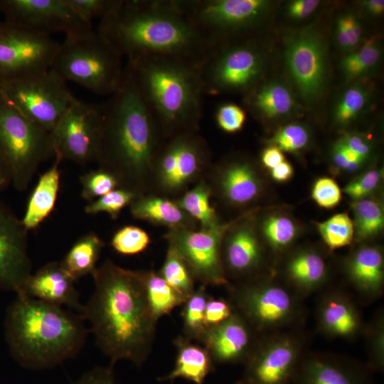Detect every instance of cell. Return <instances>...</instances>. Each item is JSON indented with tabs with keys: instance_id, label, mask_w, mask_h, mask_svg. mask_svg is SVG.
Instances as JSON below:
<instances>
[{
	"instance_id": "1",
	"label": "cell",
	"mask_w": 384,
	"mask_h": 384,
	"mask_svg": "<svg viewBox=\"0 0 384 384\" xmlns=\"http://www.w3.org/2000/svg\"><path fill=\"white\" fill-rule=\"evenodd\" d=\"M92 276L93 293L81 314L97 346L112 366L125 360L142 367L151 353L158 321L146 297L142 270L125 269L107 259Z\"/></svg>"
},
{
	"instance_id": "2",
	"label": "cell",
	"mask_w": 384,
	"mask_h": 384,
	"mask_svg": "<svg viewBox=\"0 0 384 384\" xmlns=\"http://www.w3.org/2000/svg\"><path fill=\"white\" fill-rule=\"evenodd\" d=\"M100 108L98 168L111 173L119 188L137 196L148 193L153 161L165 137L125 71L119 87Z\"/></svg>"
},
{
	"instance_id": "3",
	"label": "cell",
	"mask_w": 384,
	"mask_h": 384,
	"mask_svg": "<svg viewBox=\"0 0 384 384\" xmlns=\"http://www.w3.org/2000/svg\"><path fill=\"white\" fill-rule=\"evenodd\" d=\"M97 31L127 59L167 55L198 65L212 48L175 0H121Z\"/></svg>"
},
{
	"instance_id": "4",
	"label": "cell",
	"mask_w": 384,
	"mask_h": 384,
	"mask_svg": "<svg viewBox=\"0 0 384 384\" xmlns=\"http://www.w3.org/2000/svg\"><path fill=\"white\" fill-rule=\"evenodd\" d=\"M85 321L79 313L16 294L6 312L5 340L21 367L50 369L81 351L88 332Z\"/></svg>"
},
{
	"instance_id": "5",
	"label": "cell",
	"mask_w": 384,
	"mask_h": 384,
	"mask_svg": "<svg viewBox=\"0 0 384 384\" xmlns=\"http://www.w3.org/2000/svg\"><path fill=\"white\" fill-rule=\"evenodd\" d=\"M124 71L164 137L199 130L205 95L198 65L167 55L127 59Z\"/></svg>"
},
{
	"instance_id": "6",
	"label": "cell",
	"mask_w": 384,
	"mask_h": 384,
	"mask_svg": "<svg viewBox=\"0 0 384 384\" xmlns=\"http://www.w3.org/2000/svg\"><path fill=\"white\" fill-rule=\"evenodd\" d=\"M122 57L97 31L65 36L50 70L98 95H112L124 75Z\"/></svg>"
},
{
	"instance_id": "7",
	"label": "cell",
	"mask_w": 384,
	"mask_h": 384,
	"mask_svg": "<svg viewBox=\"0 0 384 384\" xmlns=\"http://www.w3.org/2000/svg\"><path fill=\"white\" fill-rule=\"evenodd\" d=\"M211 159L210 148L198 130L164 138L153 161L149 193L178 198L205 178Z\"/></svg>"
},
{
	"instance_id": "8",
	"label": "cell",
	"mask_w": 384,
	"mask_h": 384,
	"mask_svg": "<svg viewBox=\"0 0 384 384\" xmlns=\"http://www.w3.org/2000/svg\"><path fill=\"white\" fill-rule=\"evenodd\" d=\"M0 152L11 176V185L26 190L40 165L54 156L50 132L21 114L0 90Z\"/></svg>"
},
{
	"instance_id": "9",
	"label": "cell",
	"mask_w": 384,
	"mask_h": 384,
	"mask_svg": "<svg viewBox=\"0 0 384 384\" xmlns=\"http://www.w3.org/2000/svg\"><path fill=\"white\" fill-rule=\"evenodd\" d=\"M211 48L242 40L262 23L271 9L267 0H175Z\"/></svg>"
},
{
	"instance_id": "10",
	"label": "cell",
	"mask_w": 384,
	"mask_h": 384,
	"mask_svg": "<svg viewBox=\"0 0 384 384\" xmlns=\"http://www.w3.org/2000/svg\"><path fill=\"white\" fill-rule=\"evenodd\" d=\"M257 43L249 38L213 47L198 65L205 95L247 94L260 82L266 60Z\"/></svg>"
},
{
	"instance_id": "11",
	"label": "cell",
	"mask_w": 384,
	"mask_h": 384,
	"mask_svg": "<svg viewBox=\"0 0 384 384\" xmlns=\"http://www.w3.org/2000/svg\"><path fill=\"white\" fill-rule=\"evenodd\" d=\"M230 302L257 334H272L297 319V294L272 280L254 277L230 287Z\"/></svg>"
},
{
	"instance_id": "12",
	"label": "cell",
	"mask_w": 384,
	"mask_h": 384,
	"mask_svg": "<svg viewBox=\"0 0 384 384\" xmlns=\"http://www.w3.org/2000/svg\"><path fill=\"white\" fill-rule=\"evenodd\" d=\"M0 90L21 114L48 132L75 98L67 82L50 69L4 82Z\"/></svg>"
},
{
	"instance_id": "13",
	"label": "cell",
	"mask_w": 384,
	"mask_h": 384,
	"mask_svg": "<svg viewBox=\"0 0 384 384\" xmlns=\"http://www.w3.org/2000/svg\"><path fill=\"white\" fill-rule=\"evenodd\" d=\"M284 58L290 78L302 99L316 102L323 95L328 74V55L324 37L313 28L289 33Z\"/></svg>"
},
{
	"instance_id": "14",
	"label": "cell",
	"mask_w": 384,
	"mask_h": 384,
	"mask_svg": "<svg viewBox=\"0 0 384 384\" xmlns=\"http://www.w3.org/2000/svg\"><path fill=\"white\" fill-rule=\"evenodd\" d=\"M59 46L50 36L0 22V85L50 70Z\"/></svg>"
},
{
	"instance_id": "15",
	"label": "cell",
	"mask_w": 384,
	"mask_h": 384,
	"mask_svg": "<svg viewBox=\"0 0 384 384\" xmlns=\"http://www.w3.org/2000/svg\"><path fill=\"white\" fill-rule=\"evenodd\" d=\"M303 348V340L293 333L277 331L258 339L238 384H291Z\"/></svg>"
},
{
	"instance_id": "16",
	"label": "cell",
	"mask_w": 384,
	"mask_h": 384,
	"mask_svg": "<svg viewBox=\"0 0 384 384\" xmlns=\"http://www.w3.org/2000/svg\"><path fill=\"white\" fill-rule=\"evenodd\" d=\"M101 126L100 105L75 98L50 132L54 155L82 165L95 161Z\"/></svg>"
},
{
	"instance_id": "17",
	"label": "cell",
	"mask_w": 384,
	"mask_h": 384,
	"mask_svg": "<svg viewBox=\"0 0 384 384\" xmlns=\"http://www.w3.org/2000/svg\"><path fill=\"white\" fill-rule=\"evenodd\" d=\"M232 221L211 229L167 230L164 239L186 260L196 281L207 286H228L222 261L223 235Z\"/></svg>"
},
{
	"instance_id": "18",
	"label": "cell",
	"mask_w": 384,
	"mask_h": 384,
	"mask_svg": "<svg viewBox=\"0 0 384 384\" xmlns=\"http://www.w3.org/2000/svg\"><path fill=\"white\" fill-rule=\"evenodd\" d=\"M4 22L39 33L65 36L92 30L67 0H0Z\"/></svg>"
},
{
	"instance_id": "19",
	"label": "cell",
	"mask_w": 384,
	"mask_h": 384,
	"mask_svg": "<svg viewBox=\"0 0 384 384\" xmlns=\"http://www.w3.org/2000/svg\"><path fill=\"white\" fill-rule=\"evenodd\" d=\"M205 179L212 196L233 208L250 206L262 191V181L256 166L243 156H230L212 163Z\"/></svg>"
},
{
	"instance_id": "20",
	"label": "cell",
	"mask_w": 384,
	"mask_h": 384,
	"mask_svg": "<svg viewBox=\"0 0 384 384\" xmlns=\"http://www.w3.org/2000/svg\"><path fill=\"white\" fill-rule=\"evenodd\" d=\"M245 213L233 220L222 241L221 255L228 279L249 280L260 269L264 250L260 235L251 216Z\"/></svg>"
},
{
	"instance_id": "21",
	"label": "cell",
	"mask_w": 384,
	"mask_h": 384,
	"mask_svg": "<svg viewBox=\"0 0 384 384\" xmlns=\"http://www.w3.org/2000/svg\"><path fill=\"white\" fill-rule=\"evenodd\" d=\"M28 230L0 201V289L18 293L32 274Z\"/></svg>"
},
{
	"instance_id": "22",
	"label": "cell",
	"mask_w": 384,
	"mask_h": 384,
	"mask_svg": "<svg viewBox=\"0 0 384 384\" xmlns=\"http://www.w3.org/2000/svg\"><path fill=\"white\" fill-rule=\"evenodd\" d=\"M257 334L238 313L220 324L208 328L201 341L215 364L243 363L258 338Z\"/></svg>"
},
{
	"instance_id": "23",
	"label": "cell",
	"mask_w": 384,
	"mask_h": 384,
	"mask_svg": "<svg viewBox=\"0 0 384 384\" xmlns=\"http://www.w3.org/2000/svg\"><path fill=\"white\" fill-rule=\"evenodd\" d=\"M75 282L61 262H50L32 273L16 294L58 306H65L81 314L83 304L80 302Z\"/></svg>"
},
{
	"instance_id": "24",
	"label": "cell",
	"mask_w": 384,
	"mask_h": 384,
	"mask_svg": "<svg viewBox=\"0 0 384 384\" xmlns=\"http://www.w3.org/2000/svg\"><path fill=\"white\" fill-rule=\"evenodd\" d=\"M293 384H371L367 372L360 366L330 356L304 355Z\"/></svg>"
},
{
	"instance_id": "25",
	"label": "cell",
	"mask_w": 384,
	"mask_h": 384,
	"mask_svg": "<svg viewBox=\"0 0 384 384\" xmlns=\"http://www.w3.org/2000/svg\"><path fill=\"white\" fill-rule=\"evenodd\" d=\"M319 329L332 338H353L364 329L361 316L353 302L341 293L327 294L317 310Z\"/></svg>"
},
{
	"instance_id": "26",
	"label": "cell",
	"mask_w": 384,
	"mask_h": 384,
	"mask_svg": "<svg viewBox=\"0 0 384 384\" xmlns=\"http://www.w3.org/2000/svg\"><path fill=\"white\" fill-rule=\"evenodd\" d=\"M347 277L364 297L375 299L381 295L384 280V260L381 250L363 245L356 249L346 263Z\"/></svg>"
},
{
	"instance_id": "27",
	"label": "cell",
	"mask_w": 384,
	"mask_h": 384,
	"mask_svg": "<svg viewBox=\"0 0 384 384\" xmlns=\"http://www.w3.org/2000/svg\"><path fill=\"white\" fill-rule=\"evenodd\" d=\"M129 207L135 219L166 227L167 230L199 228L174 199L167 197L145 193L137 196Z\"/></svg>"
},
{
	"instance_id": "28",
	"label": "cell",
	"mask_w": 384,
	"mask_h": 384,
	"mask_svg": "<svg viewBox=\"0 0 384 384\" xmlns=\"http://www.w3.org/2000/svg\"><path fill=\"white\" fill-rule=\"evenodd\" d=\"M184 336L174 340L176 348L174 367L168 374L159 377L160 382H172L182 378L194 384H203L207 376L214 370L215 363L207 349Z\"/></svg>"
},
{
	"instance_id": "29",
	"label": "cell",
	"mask_w": 384,
	"mask_h": 384,
	"mask_svg": "<svg viewBox=\"0 0 384 384\" xmlns=\"http://www.w3.org/2000/svg\"><path fill=\"white\" fill-rule=\"evenodd\" d=\"M245 102L255 116L265 120L285 117L296 107L292 92L280 80L259 82L246 94Z\"/></svg>"
},
{
	"instance_id": "30",
	"label": "cell",
	"mask_w": 384,
	"mask_h": 384,
	"mask_svg": "<svg viewBox=\"0 0 384 384\" xmlns=\"http://www.w3.org/2000/svg\"><path fill=\"white\" fill-rule=\"evenodd\" d=\"M54 156V162L40 176L27 202L21 221L28 231L37 228L55 208L60 189L62 159Z\"/></svg>"
},
{
	"instance_id": "31",
	"label": "cell",
	"mask_w": 384,
	"mask_h": 384,
	"mask_svg": "<svg viewBox=\"0 0 384 384\" xmlns=\"http://www.w3.org/2000/svg\"><path fill=\"white\" fill-rule=\"evenodd\" d=\"M285 274L294 289L300 295H306L324 283L327 267L319 253L311 249H303L289 258Z\"/></svg>"
},
{
	"instance_id": "32",
	"label": "cell",
	"mask_w": 384,
	"mask_h": 384,
	"mask_svg": "<svg viewBox=\"0 0 384 384\" xmlns=\"http://www.w3.org/2000/svg\"><path fill=\"white\" fill-rule=\"evenodd\" d=\"M105 242L94 232L79 238L66 253L61 263L67 272L77 281L87 274H92L97 267Z\"/></svg>"
},
{
	"instance_id": "33",
	"label": "cell",
	"mask_w": 384,
	"mask_h": 384,
	"mask_svg": "<svg viewBox=\"0 0 384 384\" xmlns=\"http://www.w3.org/2000/svg\"><path fill=\"white\" fill-rule=\"evenodd\" d=\"M212 198L210 187L204 178L175 201L197 223L199 228L211 229L223 223L211 205Z\"/></svg>"
},
{
	"instance_id": "34",
	"label": "cell",
	"mask_w": 384,
	"mask_h": 384,
	"mask_svg": "<svg viewBox=\"0 0 384 384\" xmlns=\"http://www.w3.org/2000/svg\"><path fill=\"white\" fill-rule=\"evenodd\" d=\"M146 297L154 316L159 320L182 306L186 298L153 270H142Z\"/></svg>"
},
{
	"instance_id": "35",
	"label": "cell",
	"mask_w": 384,
	"mask_h": 384,
	"mask_svg": "<svg viewBox=\"0 0 384 384\" xmlns=\"http://www.w3.org/2000/svg\"><path fill=\"white\" fill-rule=\"evenodd\" d=\"M354 238L357 241L369 240L378 235L384 226V213L381 204L373 198L353 201Z\"/></svg>"
},
{
	"instance_id": "36",
	"label": "cell",
	"mask_w": 384,
	"mask_h": 384,
	"mask_svg": "<svg viewBox=\"0 0 384 384\" xmlns=\"http://www.w3.org/2000/svg\"><path fill=\"white\" fill-rule=\"evenodd\" d=\"M157 272L186 299L196 289V279L191 268L178 252L171 245H168L164 263Z\"/></svg>"
},
{
	"instance_id": "37",
	"label": "cell",
	"mask_w": 384,
	"mask_h": 384,
	"mask_svg": "<svg viewBox=\"0 0 384 384\" xmlns=\"http://www.w3.org/2000/svg\"><path fill=\"white\" fill-rule=\"evenodd\" d=\"M209 297L206 287L200 284L181 306L183 336L191 341L201 343L206 332L204 311Z\"/></svg>"
},
{
	"instance_id": "38",
	"label": "cell",
	"mask_w": 384,
	"mask_h": 384,
	"mask_svg": "<svg viewBox=\"0 0 384 384\" xmlns=\"http://www.w3.org/2000/svg\"><path fill=\"white\" fill-rule=\"evenodd\" d=\"M260 235L269 246L276 251L289 247L295 240L298 228L296 223L284 214H270L265 217L259 225Z\"/></svg>"
},
{
	"instance_id": "39",
	"label": "cell",
	"mask_w": 384,
	"mask_h": 384,
	"mask_svg": "<svg viewBox=\"0 0 384 384\" xmlns=\"http://www.w3.org/2000/svg\"><path fill=\"white\" fill-rule=\"evenodd\" d=\"M380 58L381 48L375 39L373 38L342 59L341 70L348 80L364 77L375 68Z\"/></svg>"
},
{
	"instance_id": "40",
	"label": "cell",
	"mask_w": 384,
	"mask_h": 384,
	"mask_svg": "<svg viewBox=\"0 0 384 384\" xmlns=\"http://www.w3.org/2000/svg\"><path fill=\"white\" fill-rule=\"evenodd\" d=\"M316 227L322 240L331 250L350 245L354 238L353 220L345 213H337L326 220L316 223Z\"/></svg>"
},
{
	"instance_id": "41",
	"label": "cell",
	"mask_w": 384,
	"mask_h": 384,
	"mask_svg": "<svg viewBox=\"0 0 384 384\" xmlns=\"http://www.w3.org/2000/svg\"><path fill=\"white\" fill-rule=\"evenodd\" d=\"M369 97L368 89L361 83L348 87L341 95L334 109L335 122L339 125H346L352 122L364 110Z\"/></svg>"
},
{
	"instance_id": "42",
	"label": "cell",
	"mask_w": 384,
	"mask_h": 384,
	"mask_svg": "<svg viewBox=\"0 0 384 384\" xmlns=\"http://www.w3.org/2000/svg\"><path fill=\"white\" fill-rule=\"evenodd\" d=\"M149 234L142 228L124 225L112 235L110 245L112 249L122 255H135L144 251L150 244Z\"/></svg>"
},
{
	"instance_id": "43",
	"label": "cell",
	"mask_w": 384,
	"mask_h": 384,
	"mask_svg": "<svg viewBox=\"0 0 384 384\" xmlns=\"http://www.w3.org/2000/svg\"><path fill=\"white\" fill-rule=\"evenodd\" d=\"M137 197L135 193L129 190L117 188L92 201L88 202L84 210L87 215L105 213L112 219L115 220L119 217L122 210L129 206Z\"/></svg>"
},
{
	"instance_id": "44",
	"label": "cell",
	"mask_w": 384,
	"mask_h": 384,
	"mask_svg": "<svg viewBox=\"0 0 384 384\" xmlns=\"http://www.w3.org/2000/svg\"><path fill=\"white\" fill-rule=\"evenodd\" d=\"M80 182L81 197L88 202L119 188L117 178L109 171L100 168L81 175Z\"/></svg>"
},
{
	"instance_id": "45",
	"label": "cell",
	"mask_w": 384,
	"mask_h": 384,
	"mask_svg": "<svg viewBox=\"0 0 384 384\" xmlns=\"http://www.w3.org/2000/svg\"><path fill=\"white\" fill-rule=\"evenodd\" d=\"M366 346L370 369H384V316L379 311L366 327Z\"/></svg>"
},
{
	"instance_id": "46",
	"label": "cell",
	"mask_w": 384,
	"mask_h": 384,
	"mask_svg": "<svg viewBox=\"0 0 384 384\" xmlns=\"http://www.w3.org/2000/svg\"><path fill=\"white\" fill-rule=\"evenodd\" d=\"M309 139L307 128L300 123L294 122L279 128L269 142L282 151L297 152L307 146Z\"/></svg>"
},
{
	"instance_id": "47",
	"label": "cell",
	"mask_w": 384,
	"mask_h": 384,
	"mask_svg": "<svg viewBox=\"0 0 384 384\" xmlns=\"http://www.w3.org/2000/svg\"><path fill=\"white\" fill-rule=\"evenodd\" d=\"M83 20L91 23L94 18L102 20L111 14L121 0H67Z\"/></svg>"
},
{
	"instance_id": "48",
	"label": "cell",
	"mask_w": 384,
	"mask_h": 384,
	"mask_svg": "<svg viewBox=\"0 0 384 384\" xmlns=\"http://www.w3.org/2000/svg\"><path fill=\"white\" fill-rule=\"evenodd\" d=\"M311 197L321 208L331 209L341 202L342 191L335 180L330 177H321L314 183Z\"/></svg>"
},
{
	"instance_id": "49",
	"label": "cell",
	"mask_w": 384,
	"mask_h": 384,
	"mask_svg": "<svg viewBox=\"0 0 384 384\" xmlns=\"http://www.w3.org/2000/svg\"><path fill=\"white\" fill-rule=\"evenodd\" d=\"M215 121L223 132L233 134L242 129L246 121L245 111L234 103L220 105L215 112Z\"/></svg>"
},
{
	"instance_id": "50",
	"label": "cell",
	"mask_w": 384,
	"mask_h": 384,
	"mask_svg": "<svg viewBox=\"0 0 384 384\" xmlns=\"http://www.w3.org/2000/svg\"><path fill=\"white\" fill-rule=\"evenodd\" d=\"M381 173L377 169L369 170L350 181L343 191L353 201L366 198L380 181Z\"/></svg>"
},
{
	"instance_id": "51",
	"label": "cell",
	"mask_w": 384,
	"mask_h": 384,
	"mask_svg": "<svg viewBox=\"0 0 384 384\" xmlns=\"http://www.w3.org/2000/svg\"><path fill=\"white\" fill-rule=\"evenodd\" d=\"M229 300L209 297L206 304L204 321L207 329L217 326L228 319L234 313Z\"/></svg>"
},
{
	"instance_id": "52",
	"label": "cell",
	"mask_w": 384,
	"mask_h": 384,
	"mask_svg": "<svg viewBox=\"0 0 384 384\" xmlns=\"http://www.w3.org/2000/svg\"><path fill=\"white\" fill-rule=\"evenodd\" d=\"M70 384H115L113 366L93 368Z\"/></svg>"
},
{
	"instance_id": "53",
	"label": "cell",
	"mask_w": 384,
	"mask_h": 384,
	"mask_svg": "<svg viewBox=\"0 0 384 384\" xmlns=\"http://www.w3.org/2000/svg\"><path fill=\"white\" fill-rule=\"evenodd\" d=\"M338 141L365 161L371 154V145L361 134H346Z\"/></svg>"
},
{
	"instance_id": "54",
	"label": "cell",
	"mask_w": 384,
	"mask_h": 384,
	"mask_svg": "<svg viewBox=\"0 0 384 384\" xmlns=\"http://www.w3.org/2000/svg\"><path fill=\"white\" fill-rule=\"evenodd\" d=\"M320 4L318 0H294L286 7L287 16L295 20H302L311 15Z\"/></svg>"
},
{
	"instance_id": "55",
	"label": "cell",
	"mask_w": 384,
	"mask_h": 384,
	"mask_svg": "<svg viewBox=\"0 0 384 384\" xmlns=\"http://www.w3.org/2000/svg\"><path fill=\"white\" fill-rule=\"evenodd\" d=\"M347 31L351 47L353 50L359 43L362 37V28L358 18L353 14H345L339 16Z\"/></svg>"
},
{
	"instance_id": "56",
	"label": "cell",
	"mask_w": 384,
	"mask_h": 384,
	"mask_svg": "<svg viewBox=\"0 0 384 384\" xmlns=\"http://www.w3.org/2000/svg\"><path fill=\"white\" fill-rule=\"evenodd\" d=\"M262 165L270 171L285 161L283 151L274 145L265 148L260 156Z\"/></svg>"
},
{
	"instance_id": "57",
	"label": "cell",
	"mask_w": 384,
	"mask_h": 384,
	"mask_svg": "<svg viewBox=\"0 0 384 384\" xmlns=\"http://www.w3.org/2000/svg\"><path fill=\"white\" fill-rule=\"evenodd\" d=\"M332 161L336 169L346 172L355 171L361 166L358 164L349 162L335 145L332 151Z\"/></svg>"
},
{
	"instance_id": "58",
	"label": "cell",
	"mask_w": 384,
	"mask_h": 384,
	"mask_svg": "<svg viewBox=\"0 0 384 384\" xmlns=\"http://www.w3.org/2000/svg\"><path fill=\"white\" fill-rule=\"evenodd\" d=\"M293 174L294 169L292 164L286 160L270 170L271 177L277 182H285L289 180Z\"/></svg>"
},
{
	"instance_id": "59",
	"label": "cell",
	"mask_w": 384,
	"mask_h": 384,
	"mask_svg": "<svg viewBox=\"0 0 384 384\" xmlns=\"http://www.w3.org/2000/svg\"><path fill=\"white\" fill-rule=\"evenodd\" d=\"M335 31L336 41L339 48L343 51L352 50L347 31L340 17L337 19Z\"/></svg>"
},
{
	"instance_id": "60",
	"label": "cell",
	"mask_w": 384,
	"mask_h": 384,
	"mask_svg": "<svg viewBox=\"0 0 384 384\" xmlns=\"http://www.w3.org/2000/svg\"><path fill=\"white\" fill-rule=\"evenodd\" d=\"M11 184L9 168L0 152V193Z\"/></svg>"
},
{
	"instance_id": "61",
	"label": "cell",
	"mask_w": 384,
	"mask_h": 384,
	"mask_svg": "<svg viewBox=\"0 0 384 384\" xmlns=\"http://www.w3.org/2000/svg\"><path fill=\"white\" fill-rule=\"evenodd\" d=\"M363 8L370 15L374 16H380L384 11V1L383 0H366L361 3Z\"/></svg>"
}]
</instances>
